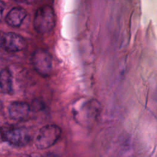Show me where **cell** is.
<instances>
[{
  "instance_id": "5b68a950",
  "label": "cell",
  "mask_w": 157,
  "mask_h": 157,
  "mask_svg": "<svg viewBox=\"0 0 157 157\" xmlns=\"http://www.w3.org/2000/svg\"><path fill=\"white\" fill-rule=\"evenodd\" d=\"M26 47V40L18 34L9 32L1 36V47L8 52H19Z\"/></svg>"
},
{
  "instance_id": "8992f818",
  "label": "cell",
  "mask_w": 157,
  "mask_h": 157,
  "mask_svg": "<svg viewBox=\"0 0 157 157\" xmlns=\"http://www.w3.org/2000/svg\"><path fill=\"white\" fill-rule=\"evenodd\" d=\"M30 109L31 107L28 104L21 101L12 102L8 108L10 117L17 121L22 120L27 117Z\"/></svg>"
},
{
  "instance_id": "ba28073f",
  "label": "cell",
  "mask_w": 157,
  "mask_h": 157,
  "mask_svg": "<svg viewBox=\"0 0 157 157\" xmlns=\"http://www.w3.org/2000/svg\"><path fill=\"white\" fill-rule=\"evenodd\" d=\"M0 88L7 94L12 91V77L9 69H3L0 71Z\"/></svg>"
},
{
  "instance_id": "52a82bcc",
  "label": "cell",
  "mask_w": 157,
  "mask_h": 157,
  "mask_svg": "<svg viewBox=\"0 0 157 157\" xmlns=\"http://www.w3.org/2000/svg\"><path fill=\"white\" fill-rule=\"evenodd\" d=\"M26 10L21 7H15L10 9L6 17V23L10 26H20L26 17Z\"/></svg>"
},
{
  "instance_id": "9c48e42d",
  "label": "cell",
  "mask_w": 157,
  "mask_h": 157,
  "mask_svg": "<svg viewBox=\"0 0 157 157\" xmlns=\"http://www.w3.org/2000/svg\"><path fill=\"white\" fill-rule=\"evenodd\" d=\"M5 7H6L5 3L2 1L0 0V21L2 17V13Z\"/></svg>"
},
{
  "instance_id": "3957f363",
  "label": "cell",
  "mask_w": 157,
  "mask_h": 157,
  "mask_svg": "<svg viewBox=\"0 0 157 157\" xmlns=\"http://www.w3.org/2000/svg\"><path fill=\"white\" fill-rule=\"evenodd\" d=\"M61 129L58 125L50 124L43 126L39 131L35 144L37 148L44 150L53 146L59 139Z\"/></svg>"
},
{
  "instance_id": "7a4b0ae2",
  "label": "cell",
  "mask_w": 157,
  "mask_h": 157,
  "mask_svg": "<svg viewBox=\"0 0 157 157\" xmlns=\"http://www.w3.org/2000/svg\"><path fill=\"white\" fill-rule=\"evenodd\" d=\"M2 139L15 147H23L27 145L31 139L29 131L25 128L7 126L1 129Z\"/></svg>"
},
{
  "instance_id": "277c9868",
  "label": "cell",
  "mask_w": 157,
  "mask_h": 157,
  "mask_svg": "<svg viewBox=\"0 0 157 157\" xmlns=\"http://www.w3.org/2000/svg\"><path fill=\"white\" fill-rule=\"evenodd\" d=\"M32 63L36 71L43 77L50 75L52 71L51 55L44 49H38L32 55Z\"/></svg>"
},
{
  "instance_id": "8fae6325",
  "label": "cell",
  "mask_w": 157,
  "mask_h": 157,
  "mask_svg": "<svg viewBox=\"0 0 157 157\" xmlns=\"http://www.w3.org/2000/svg\"><path fill=\"white\" fill-rule=\"evenodd\" d=\"M0 47H1V36H0Z\"/></svg>"
},
{
  "instance_id": "6da1fadb",
  "label": "cell",
  "mask_w": 157,
  "mask_h": 157,
  "mask_svg": "<svg viewBox=\"0 0 157 157\" xmlns=\"http://www.w3.org/2000/svg\"><path fill=\"white\" fill-rule=\"evenodd\" d=\"M33 25L35 30L40 34L51 31L55 25V15L53 8L48 5L40 7L35 13Z\"/></svg>"
},
{
  "instance_id": "30bf717a",
  "label": "cell",
  "mask_w": 157,
  "mask_h": 157,
  "mask_svg": "<svg viewBox=\"0 0 157 157\" xmlns=\"http://www.w3.org/2000/svg\"><path fill=\"white\" fill-rule=\"evenodd\" d=\"M15 1L19 2H26L28 0H15Z\"/></svg>"
}]
</instances>
